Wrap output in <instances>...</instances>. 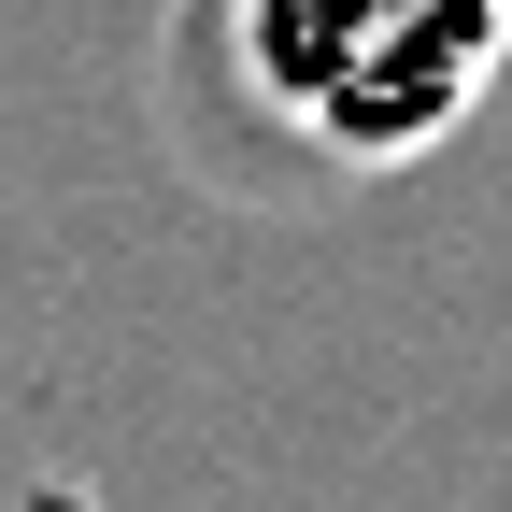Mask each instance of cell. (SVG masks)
I'll use <instances>...</instances> for the list:
<instances>
[{
	"mask_svg": "<svg viewBox=\"0 0 512 512\" xmlns=\"http://www.w3.org/2000/svg\"><path fill=\"white\" fill-rule=\"evenodd\" d=\"M228 72L328 171H413L512 72V0H228Z\"/></svg>",
	"mask_w": 512,
	"mask_h": 512,
	"instance_id": "obj_1",
	"label": "cell"
}]
</instances>
